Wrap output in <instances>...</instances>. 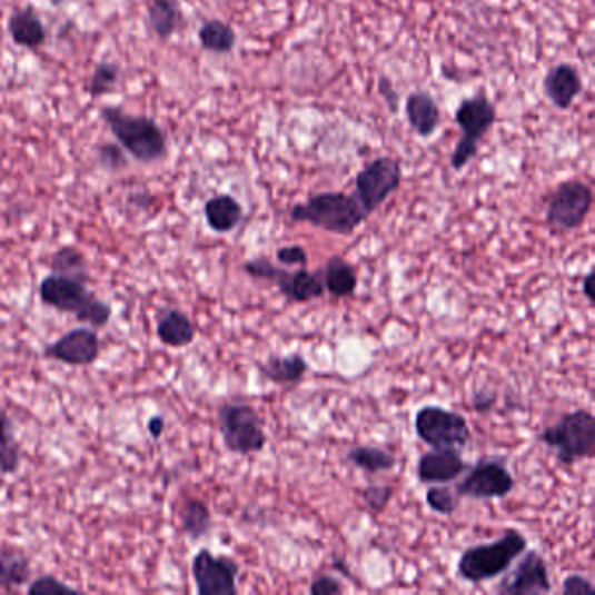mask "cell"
Listing matches in <instances>:
<instances>
[{"label":"cell","instance_id":"f35d334b","mask_svg":"<svg viewBox=\"0 0 595 595\" xmlns=\"http://www.w3.org/2000/svg\"><path fill=\"white\" fill-rule=\"evenodd\" d=\"M561 591H563L564 595H585L594 594L595 587L592 585L591 579L585 578V576L569 575L564 579Z\"/></svg>","mask_w":595,"mask_h":595},{"label":"cell","instance_id":"44dd1931","mask_svg":"<svg viewBox=\"0 0 595 595\" xmlns=\"http://www.w3.org/2000/svg\"><path fill=\"white\" fill-rule=\"evenodd\" d=\"M32 563L21 548L2 545L0 547V588L6 592L18 591L30 584Z\"/></svg>","mask_w":595,"mask_h":595},{"label":"cell","instance_id":"7a4b0ae2","mask_svg":"<svg viewBox=\"0 0 595 595\" xmlns=\"http://www.w3.org/2000/svg\"><path fill=\"white\" fill-rule=\"evenodd\" d=\"M101 119L109 126L110 133L130 152L138 162H158L167 158V135L155 119L133 116L121 107L109 106L101 109Z\"/></svg>","mask_w":595,"mask_h":595},{"label":"cell","instance_id":"7402d4cb","mask_svg":"<svg viewBox=\"0 0 595 595\" xmlns=\"http://www.w3.org/2000/svg\"><path fill=\"white\" fill-rule=\"evenodd\" d=\"M205 219L211 231L227 235L244 220V207L235 196L217 195L205 202Z\"/></svg>","mask_w":595,"mask_h":595},{"label":"cell","instance_id":"ffe728a7","mask_svg":"<svg viewBox=\"0 0 595 595\" xmlns=\"http://www.w3.org/2000/svg\"><path fill=\"white\" fill-rule=\"evenodd\" d=\"M308 369V361L300 353L272 355L264 364H259V374L266 381L284 386L299 385Z\"/></svg>","mask_w":595,"mask_h":595},{"label":"cell","instance_id":"9a60e30c","mask_svg":"<svg viewBox=\"0 0 595 595\" xmlns=\"http://www.w3.org/2000/svg\"><path fill=\"white\" fill-rule=\"evenodd\" d=\"M470 465L458 449L440 447L423 454L417 463V478L423 484H449L466 474Z\"/></svg>","mask_w":595,"mask_h":595},{"label":"cell","instance_id":"8fae6325","mask_svg":"<svg viewBox=\"0 0 595 595\" xmlns=\"http://www.w3.org/2000/svg\"><path fill=\"white\" fill-rule=\"evenodd\" d=\"M466 472L468 474L456 487L458 496L474 499H502L514 490L515 478L506 468L505 459H480Z\"/></svg>","mask_w":595,"mask_h":595},{"label":"cell","instance_id":"9c48e42d","mask_svg":"<svg viewBox=\"0 0 595 595\" xmlns=\"http://www.w3.org/2000/svg\"><path fill=\"white\" fill-rule=\"evenodd\" d=\"M404 171L400 161L381 156L367 162L355 177V196L367 214L381 208L400 189Z\"/></svg>","mask_w":595,"mask_h":595},{"label":"cell","instance_id":"836d02e7","mask_svg":"<svg viewBox=\"0 0 595 595\" xmlns=\"http://www.w3.org/2000/svg\"><path fill=\"white\" fill-rule=\"evenodd\" d=\"M361 496H364L365 505L369 506V510L379 515L386 510V506L394 498V487L370 484V486L365 487Z\"/></svg>","mask_w":595,"mask_h":595},{"label":"cell","instance_id":"b9f144b4","mask_svg":"<svg viewBox=\"0 0 595 595\" xmlns=\"http://www.w3.org/2000/svg\"><path fill=\"white\" fill-rule=\"evenodd\" d=\"M165 428H167V422H165V417L162 416H152L150 417L149 423H147V429H149L150 437L155 438V440H159V438L162 437Z\"/></svg>","mask_w":595,"mask_h":595},{"label":"cell","instance_id":"d4e9b609","mask_svg":"<svg viewBox=\"0 0 595 595\" xmlns=\"http://www.w3.org/2000/svg\"><path fill=\"white\" fill-rule=\"evenodd\" d=\"M150 29L161 41H168L182 24V9L179 0H149L147 8Z\"/></svg>","mask_w":595,"mask_h":595},{"label":"cell","instance_id":"3957f363","mask_svg":"<svg viewBox=\"0 0 595 595\" xmlns=\"http://www.w3.org/2000/svg\"><path fill=\"white\" fill-rule=\"evenodd\" d=\"M39 297L48 308L69 313L81 324L103 328L112 318V308L106 300L95 296L86 281L73 280L67 276L49 275L39 285Z\"/></svg>","mask_w":595,"mask_h":595},{"label":"cell","instance_id":"1f68e13d","mask_svg":"<svg viewBox=\"0 0 595 595\" xmlns=\"http://www.w3.org/2000/svg\"><path fill=\"white\" fill-rule=\"evenodd\" d=\"M245 272L256 280L269 281V284H275L278 287L281 280H284L285 272L288 269L280 268L272 264L268 257H254V259H248L244 266Z\"/></svg>","mask_w":595,"mask_h":595},{"label":"cell","instance_id":"5bb4252c","mask_svg":"<svg viewBox=\"0 0 595 595\" xmlns=\"http://www.w3.org/2000/svg\"><path fill=\"white\" fill-rule=\"evenodd\" d=\"M552 592L548 564L538 551L524 552L523 559L498 585L502 595H539Z\"/></svg>","mask_w":595,"mask_h":595},{"label":"cell","instance_id":"e575fe53","mask_svg":"<svg viewBox=\"0 0 595 595\" xmlns=\"http://www.w3.org/2000/svg\"><path fill=\"white\" fill-rule=\"evenodd\" d=\"M98 159H100L101 167L110 171H121L122 168L128 167V159L121 147L116 143H101L98 149Z\"/></svg>","mask_w":595,"mask_h":595},{"label":"cell","instance_id":"52a82bcc","mask_svg":"<svg viewBox=\"0 0 595 595\" xmlns=\"http://www.w3.org/2000/svg\"><path fill=\"white\" fill-rule=\"evenodd\" d=\"M217 422L224 446L229 453L248 456L260 453L268 444V435L259 413L245 401L220 404Z\"/></svg>","mask_w":595,"mask_h":595},{"label":"cell","instance_id":"5b68a950","mask_svg":"<svg viewBox=\"0 0 595 595\" xmlns=\"http://www.w3.org/2000/svg\"><path fill=\"white\" fill-rule=\"evenodd\" d=\"M539 440L557 453V462L563 466L592 459L595 454L594 414L587 409L564 414L559 423L543 429Z\"/></svg>","mask_w":595,"mask_h":595},{"label":"cell","instance_id":"d6986e66","mask_svg":"<svg viewBox=\"0 0 595 595\" xmlns=\"http://www.w3.org/2000/svg\"><path fill=\"white\" fill-rule=\"evenodd\" d=\"M8 30L12 42L20 48L39 49L44 46L46 37H48L44 21L32 6L12 12L9 17Z\"/></svg>","mask_w":595,"mask_h":595},{"label":"cell","instance_id":"30bf717a","mask_svg":"<svg viewBox=\"0 0 595 595\" xmlns=\"http://www.w3.org/2000/svg\"><path fill=\"white\" fill-rule=\"evenodd\" d=\"M594 205L592 187L584 180H564L548 199L547 224L557 231H575L584 226Z\"/></svg>","mask_w":595,"mask_h":595},{"label":"cell","instance_id":"83f0119b","mask_svg":"<svg viewBox=\"0 0 595 595\" xmlns=\"http://www.w3.org/2000/svg\"><path fill=\"white\" fill-rule=\"evenodd\" d=\"M348 462L367 474H381L394 470L397 458L389 450L374 446H357L348 450Z\"/></svg>","mask_w":595,"mask_h":595},{"label":"cell","instance_id":"7bdbcfd3","mask_svg":"<svg viewBox=\"0 0 595 595\" xmlns=\"http://www.w3.org/2000/svg\"><path fill=\"white\" fill-rule=\"evenodd\" d=\"M594 278H595L594 269H588L587 275H585L584 280H582V292H584V296L587 297V300L591 304L595 303Z\"/></svg>","mask_w":595,"mask_h":595},{"label":"cell","instance_id":"ac0fdd59","mask_svg":"<svg viewBox=\"0 0 595 595\" xmlns=\"http://www.w3.org/2000/svg\"><path fill=\"white\" fill-rule=\"evenodd\" d=\"M156 336L168 348H186L196 339V327L180 309L162 308L156 315Z\"/></svg>","mask_w":595,"mask_h":595},{"label":"cell","instance_id":"f1b7e54d","mask_svg":"<svg viewBox=\"0 0 595 595\" xmlns=\"http://www.w3.org/2000/svg\"><path fill=\"white\" fill-rule=\"evenodd\" d=\"M20 463V444L14 437L11 417L4 409H0V474H17Z\"/></svg>","mask_w":595,"mask_h":595},{"label":"cell","instance_id":"8992f818","mask_svg":"<svg viewBox=\"0 0 595 595\" xmlns=\"http://www.w3.org/2000/svg\"><path fill=\"white\" fill-rule=\"evenodd\" d=\"M498 113L486 90L477 91L472 97L463 98L454 112V121L462 128V138L450 156V168L462 171L468 162L474 161L483 138L495 126Z\"/></svg>","mask_w":595,"mask_h":595},{"label":"cell","instance_id":"4fadbf2b","mask_svg":"<svg viewBox=\"0 0 595 595\" xmlns=\"http://www.w3.org/2000/svg\"><path fill=\"white\" fill-rule=\"evenodd\" d=\"M100 337L93 328L79 327L49 343L42 355L48 360L60 361L70 367H86L100 358Z\"/></svg>","mask_w":595,"mask_h":595},{"label":"cell","instance_id":"603a6c76","mask_svg":"<svg viewBox=\"0 0 595 595\" xmlns=\"http://www.w3.org/2000/svg\"><path fill=\"white\" fill-rule=\"evenodd\" d=\"M321 280H324L325 292L337 299H345L357 292V269L345 257H330L321 271Z\"/></svg>","mask_w":595,"mask_h":595},{"label":"cell","instance_id":"f546056e","mask_svg":"<svg viewBox=\"0 0 595 595\" xmlns=\"http://www.w3.org/2000/svg\"><path fill=\"white\" fill-rule=\"evenodd\" d=\"M51 271L54 275L73 278V280H90L86 257L82 256V251L79 248L70 247V245L54 251L53 257H51Z\"/></svg>","mask_w":595,"mask_h":595},{"label":"cell","instance_id":"e0dca14e","mask_svg":"<svg viewBox=\"0 0 595 595\" xmlns=\"http://www.w3.org/2000/svg\"><path fill=\"white\" fill-rule=\"evenodd\" d=\"M405 116H407V121L417 137H434L440 128V107L428 91H413L407 97Z\"/></svg>","mask_w":595,"mask_h":595},{"label":"cell","instance_id":"4dcf8cb0","mask_svg":"<svg viewBox=\"0 0 595 595\" xmlns=\"http://www.w3.org/2000/svg\"><path fill=\"white\" fill-rule=\"evenodd\" d=\"M119 76H121V69H119L118 63L100 61L97 69H95L93 76H91L90 82L86 86V91H88L91 98L109 95L110 91L116 90Z\"/></svg>","mask_w":595,"mask_h":595},{"label":"cell","instance_id":"484cf974","mask_svg":"<svg viewBox=\"0 0 595 595\" xmlns=\"http://www.w3.org/2000/svg\"><path fill=\"white\" fill-rule=\"evenodd\" d=\"M199 44L205 51L214 54H229L235 49L236 30L222 20H208L199 27Z\"/></svg>","mask_w":595,"mask_h":595},{"label":"cell","instance_id":"277c9868","mask_svg":"<svg viewBox=\"0 0 595 595\" xmlns=\"http://www.w3.org/2000/svg\"><path fill=\"white\" fill-rule=\"evenodd\" d=\"M527 551V538L517 529L505 530L496 542L466 548L458 561L459 578L483 584L510 569L515 559Z\"/></svg>","mask_w":595,"mask_h":595},{"label":"cell","instance_id":"ab89813d","mask_svg":"<svg viewBox=\"0 0 595 595\" xmlns=\"http://www.w3.org/2000/svg\"><path fill=\"white\" fill-rule=\"evenodd\" d=\"M377 91L381 95L383 100L386 101V106L391 112H398V103H400V95H398L397 88H395L394 82L389 81L386 76L379 78L377 82Z\"/></svg>","mask_w":595,"mask_h":595},{"label":"cell","instance_id":"ba28073f","mask_svg":"<svg viewBox=\"0 0 595 595\" xmlns=\"http://www.w3.org/2000/svg\"><path fill=\"white\" fill-rule=\"evenodd\" d=\"M414 429L426 446L440 449H463L472 442V432L466 417L440 405H425L414 417Z\"/></svg>","mask_w":595,"mask_h":595},{"label":"cell","instance_id":"4316f807","mask_svg":"<svg viewBox=\"0 0 595 595\" xmlns=\"http://www.w3.org/2000/svg\"><path fill=\"white\" fill-rule=\"evenodd\" d=\"M180 527L184 535L192 542L201 539L211 530V514L207 503L198 498H186L179 510Z\"/></svg>","mask_w":595,"mask_h":595},{"label":"cell","instance_id":"60d3db41","mask_svg":"<svg viewBox=\"0 0 595 595\" xmlns=\"http://www.w3.org/2000/svg\"><path fill=\"white\" fill-rule=\"evenodd\" d=\"M496 400H498V397H496L495 391L483 389V391H477V394L474 395V398H472V407H474L477 413H489V410L495 407Z\"/></svg>","mask_w":595,"mask_h":595},{"label":"cell","instance_id":"cb8c5ba5","mask_svg":"<svg viewBox=\"0 0 595 595\" xmlns=\"http://www.w3.org/2000/svg\"><path fill=\"white\" fill-rule=\"evenodd\" d=\"M278 290L288 303H309V300L320 299L325 296L321 271H309L308 268L290 271Z\"/></svg>","mask_w":595,"mask_h":595},{"label":"cell","instance_id":"2e32d148","mask_svg":"<svg viewBox=\"0 0 595 595\" xmlns=\"http://www.w3.org/2000/svg\"><path fill=\"white\" fill-rule=\"evenodd\" d=\"M584 91V79L572 63L552 67L543 79V93L557 110L572 109Z\"/></svg>","mask_w":595,"mask_h":595},{"label":"cell","instance_id":"6da1fadb","mask_svg":"<svg viewBox=\"0 0 595 595\" xmlns=\"http://www.w3.org/2000/svg\"><path fill=\"white\" fill-rule=\"evenodd\" d=\"M290 219L333 235L349 236L369 219V214L361 207L355 192H318L308 201L292 207Z\"/></svg>","mask_w":595,"mask_h":595},{"label":"cell","instance_id":"8d00e7d4","mask_svg":"<svg viewBox=\"0 0 595 595\" xmlns=\"http://www.w3.org/2000/svg\"><path fill=\"white\" fill-rule=\"evenodd\" d=\"M276 260L281 264V266H300V268H308V251L304 250V247L300 245H290V247L280 248L276 251Z\"/></svg>","mask_w":595,"mask_h":595},{"label":"cell","instance_id":"74e56055","mask_svg":"<svg viewBox=\"0 0 595 595\" xmlns=\"http://www.w3.org/2000/svg\"><path fill=\"white\" fill-rule=\"evenodd\" d=\"M343 584L339 579L330 575L316 576L309 585V594L311 595H337L343 594Z\"/></svg>","mask_w":595,"mask_h":595},{"label":"cell","instance_id":"7c38bea8","mask_svg":"<svg viewBox=\"0 0 595 595\" xmlns=\"http://www.w3.org/2000/svg\"><path fill=\"white\" fill-rule=\"evenodd\" d=\"M191 573L199 595L238 594L239 564L227 555L201 548L192 559Z\"/></svg>","mask_w":595,"mask_h":595},{"label":"cell","instance_id":"d6a6232c","mask_svg":"<svg viewBox=\"0 0 595 595\" xmlns=\"http://www.w3.org/2000/svg\"><path fill=\"white\" fill-rule=\"evenodd\" d=\"M426 505L435 512V514L450 515L458 508V495L453 489L446 486H432L426 490Z\"/></svg>","mask_w":595,"mask_h":595},{"label":"cell","instance_id":"d590c367","mask_svg":"<svg viewBox=\"0 0 595 595\" xmlns=\"http://www.w3.org/2000/svg\"><path fill=\"white\" fill-rule=\"evenodd\" d=\"M30 595H44V594H60V592H78L70 585L63 584L61 579L54 578V576L46 575L39 576L33 579L32 584H29L27 588Z\"/></svg>","mask_w":595,"mask_h":595}]
</instances>
